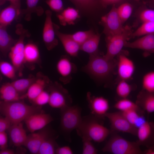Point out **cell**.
Here are the masks:
<instances>
[{
  "label": "cell",
  "instance_id": "6da1fadb",
  "mask_svg": "<svg viewBox=\"0 0 154 154\" xmlns=\"http://www.w3.org/2000/svg\"><path fill=\"white\" fill-rule=\"evenodd\" d=\"M117 64V60L108 59L99 53L89 56V60L82 70L92 78L103 81L111 76Z\"/></svg>",
  "mask_w": 154,
  "mask_h": 154
},
{
  "label": "cell",
  "instance_id": "7a4b0ae2",
  "mask_svg": "<svg viewBox=\"0 0 154 154\" xmlns=\"http://www.w3.org/2000/svg\"><path fill=\"white\" fill-rule=\"evenodd\" d=\"M102 120L92 114L82 117L80 125L76 129L77 134L95 142L103 141L110 134L111 131L104 126Z\"/></svg>",
  "mask_w": 154,
  "mask_h": 154
},
{
  "label": "cell",
  "instance_id": "3957f363",
  "mask_svg": "<svg viewBox=\"0 0 154 154\" xmlns=\"http://www.w3.org/2000/svg\"><path fill=\"white\" fill-rule=\"evenodd\" d=\"M0 111L13 124L22 122L30 116L41 112V106L29 105L20 100L10 102L1 100Z\"/></svg>",
  "mask_w": 154,
  "mask_h": 154
},
{
  "label": "cell",
  "instance_id": "277c9868",
  "mask_svg": "<svg viewBox=\"0 0 154 154\" xmlns=\"http://www.w3.org/2000/svg\"><path fill=\"white\" fill-rule=\"evenodd\" d=\"M110 134V138L102 149L103 152L113 154H143L137 141H128L116 132H111Z\"/></svg>",
  "mask_w": 154,
  "mask_h": 154
},
{
  "label": "cell",
  "instance_id": "5b68a950",
  "mask_svg": "<svg viewBox=\"0 0 154 154\" xmlns=\"http://www.w3.org/2000/svg\"><path fill=\"white\" fill-rule=\"evenodd\" d=\"M81 111V108L77 105H71L60 109L61 128L70 142L71 133L79 127L82 121Z\"/></svg>",
  "mask_w": 154,
  "mask_h": 154
},
{
  "label": "cell",
  "instance_id": "8992f818",
  "mask_svg": "<svg viewBox=\"0 0 154 154\" xmlns=\"http://www.w3.org/2000/svg\"><path fill=\"white\" fill-rule=\"evenodd\" d=\"M16 33L19 38L8 53V56L11 63L15 66L19 76L22 74V70L25 64L24 41L26 37L30 36L28 31L24 29L21 24L16 26Z\"/></svg>",
  "mask_w": 154,
  "mask_h": 154
},
{
  "label": "cell",
  "instance_id": "52a82bcc",
  "mask_svg": "<svg viewBox=\"0 0 154 154\" xmlns=\"http://www.w3.org/2000/svg\"><path fill=\"white\" fill-rule=\"evenodd\" d=\"M132 32L131 27L127 25L121 33L106 37L107 49L104 56L109 60L114 59L121 52L125 43L130 39V36Z\"/></svg>",
  "mask_w": 154,
  "mask_h": 154
},
{
  "label": "cell",
  "instance_id": "ba28073f",
  "mask_svg": "<svg viewBox=\"0 0 154 154\" xmlns=\"http://www.w3.org/2000/svg\"><path fill=\"white\" fill-rule=\"evenodd\" d=\"M48 86L50 95L48 104L51 107L61 109L71 105V96L60 84L57 82H50Z\"/></svg>",
  "mask_w": 154,
  "mask_h": 154
},
{
  "label": "cell",
  "instance_id": "9c48e42d",
  "mask_svg": "<svg viewBox=\"0 0 154 154\" xmlns=\"http://www.w3.org/2000/svg\"><path fill=\"white\" fill-rule=\"evenodd\" d=\"M110 11L102 17L99 23L104 27L103 33L106 37L114 36L121 33L125 26L122 23L117 12V6L112 5Z\"/></svg>",
  "mask_w": 154,
  "mask_h": 154
},
{
  "label": "cell",
  "instance_id": "30bf717a",
  "mask_svg": "<svg viewBox=\"0 0 154 154\" xmlns=\"http://www.w3.org/2000/svg\"><path fill=\"white\" fill-rule=\"evenodd\" d=\"M105 117L110 121L111 132H121L136 136L137 129L129 123L121 111L108 112Z\"/></svg>",
  "mask_w": 154,
  "mask_h": 154
},
{
  "label": "cell",
  "instance_id": "8fae6325",
  "mask_svg": "<svg viewBox=\"0 0 154 154\" xmlns=\"http://www.w3.org/2000/svg\"><path fill=\"white\" fill-rule=\"evenodd\" d=\"M86 100L91 114L104 119L110 108L108 100L102 96L93 95L89 92L87 93Z\"/></svg>",
  "mask_w": 154,
  "mask_h": 154
},
{
  "label": "cell",
  "instance_id": "7c38bea8",
  "mask_svg": "<svg viewBox=\"0 0 154 154\" xmlns=\"http://www.w3.org/2000/svg\"><path fill=\"white\" fill-rule=\"evenodd\" d=\"M45 19L42 32V38L47 49L50 51L58 44V39L55 37L54 23L52 21L51 11H45Z\"/></svg>",
  "mask_w": 154,
  "mask_h": 154
},
{
  "label": "cell",
  "instance_id": "4fadbf2b",
  "mask_svg": "<svg viewBox=\"0 0 154 154\" xmlns=\"http://www.w3.org/2000/svg\"><path fill=\"white\" fill-rule=\"evenodd\" d=\"M56 68L60 76L59 80L64 84L70 82L72 74L77 70L76 65L66 55L60 57L56 63Z\"/></svg>",
  "mask_w": 154,
  "mask_h": 154
},
{
  "label": "cell",
  "instance_id": "5bb4252c",
  "mask_svg": "<svg viewBox=\"0 0 154 154\" xmlns=\"http://www.w3.org/2000/svg\"><path fill=\"white\" fill-rule=\"evenodd\" d=\"M53 120L50 114L41 112L30 116L24 121L27 128L32 133L43 129Z\"/></svg>",
  "mask_w": 154,
  "mask_h": 154
},
{
  "label": "cell",
  "instance_id": "9a60e30c",
  "mask_svg": "<svg viewBox=\"0 0 154 154\" xmlns=\"http://www.w3.org/2000/svg\"><path fill=\"white\" fill-rule=\"evenodd\" d=\"M117 67L118 77L120 80L126 81L132 77L135 70L134 64L131 59L121 52L117 55Z\"/></svg>",
  "mask_w": 154,
  "mask_h": 154
},
{
  "label": "cell",
  "instance_id": "2e32d148",
  "mask_svg": "<svg viewBox=\"0 0 154 154\" xmlns=\"http://www.w3.org/2000/svg\"><path fill=\"white\" fill-rule=\"evenodd\" d=\"M136 141L140 145L147 148L154 144V122L146 121L137 129Z\"/></svg>",
  "mask_w": 154,
  "mask_h": 154
},
{
  "label": "cell",
  "instance_id": "e0dca14e",
  "mask_svg": "<svg viewBox=\"0 0 154 154\" xmlns=\"http://www.w3.org/2000/svg\"><path fill=\"white\" fill-rule=\"evenodd\" d=\"M50 82L48 77L38 73L27 92L21 96V99L27 98L32 102L46 86L48 85Z\"/></svg>",
  "mask_w": 154,
  "mask_h": 154
},
{
  "label": "cell",
  "instance_id": "ac0fdd59",
  "mask_svg": "<svg viewBox=\"0 0 154 154\" xmlns=\"http://www.w3.org/2000/svg\"><path fill=\"white\" fill-rule=\"evenodd\" d=\"M52 135L49 130L43 129L38 132L32 133L27 135L24 145L31 153L37 154L39 148L43 142Z\"/></svg>",
  "mask_w": 154,
  "mask_h": 154
},
{
  "label": "cell",
  "instance_id": "d6986e66",
  "mask_svg": "<svg viewBox=\"0 0 154 154\" xmlns=\"http://www.w3.org/2000/svg\"><path fill=\"white\" fill-rule=\"evenodd\" d=\"M124 47L141 49L145 56L154 54V34L144 35L132 42L127 41Z\"/></svg>",
  "mask_w": 154,
  "mask_h": 154
},
{
  "label": "cell",
  "instance_id": "ffe728a7",
  "mask_svg": "<svg viewBox=\"0 0 154 154\" xmlns=\"http://www.w3.org/2000/svg\"><path fill=\"white\" fill-rule=\"evenodd\" d=\"M54 25L56 35L62 43L66 52L71 56L77 57L80 50V45L71 38L68 34L60 32L57 25L54 23Z\"/></svg>",
  "mask_w": 154,
  "mask_h": 154
},
{
  "label": "cell",
  "instance_id": "44dd1931",
  "mask_svg": "<svg viewBox=\"0 0 154 154\" xmlns=\"http://www.w3.org/2000/svg\"><path fill=\"white\" fill-rule=\"evenodd\" d=\"M8 131L11 141L14 146L24 145L27 135L22 122L13 124Z\"/></svg>",
  "mask_w": 154,
  "mask_h": 154
},
{
  "label": "cell",
  "instance_id": "7402d4cb",
  "mask_svg": "<svg viewBox=\"0 0 154 154\" xmlns=\"http://www.w3.org/2000/svg\"><path fill=\"white\" fill-rule=\"evenodd\" d=\"M21 15H22V10L10 4L0 12V26L7 27Z\"/></svg>",
  "mask_w": 154,
  "mask_h": 154
},
{
  "label": "cell",
  "instance_id": "603a6c76",
  "mask_svg": "<svg viewBox=\"0 0 154 154\" xmlns=\"http://www.w3.org/2000/svg\"><path fill=\"white\" fill-rule=\"evenodd\" d=\"M135 103L148 115L154 112V94L142 90L137 96Z\"/></svg>",
  "mask_w": 154,
  "mask_h": 154
},
{
  "label": "cell",
  "instance_id": "cb8c5ba5",
  "mask_svg": "<svg viewBox=\"0 0 154 154\" xmlns=\"http://www.w3.org/2000/svg\"><path fill=\"white\" fill-rule=\"evenodd\" d=\"M17 40L8 33L7 27L0 26V51L3 56H7Z\"/></svg>",
  "mask_w": 154,
  "mask_h": 154
},
{
  "label": "cell",
  "instance_id": "d4e9b609",
  "mask_svg": "<svg viewBox=\"0 0 154 154\" xmlns=\"http://www.w3.org/2000/svg\"><path fill=\"white\" fill-rule=\"evenodd\" d=\"M21 96L11 82L4 83L0 87L1 101L7 102L17 101L21 100Z\"/></svg>",
  "mask_w": 154,
  "mask_h": 154
},
{
  "label": "cell",
  "instance_id": "484cf974",
  "mask_svg": "<svg viewBox=\"0 0 154 154\" xmlns=\"http://www.w3.org/2000/svg\"><path fill=\"white\" fill-rule=\"evenodd\" d=\"M24 54L25 64H33L39 62V51L38 46L34 43L29 42L25 45Z\"/></svg>",
  "mask_w": 154,
  "mask_h": 154
},
{
  "label": "cell",
  "instance_id": "4316f807",
  "mask_svg": "<svg viewBox=\"0 0 154 154\" xmlns=\"http://www.w3.org/2000/svg\"><path fill=\"white\" fill-rule=\"evenodd\" d=\"M57 17L60 24L64 26L74 24L75 21L80 17L78 10L70 7L58 13Z\"/></svg>",
  "mask_w": 154,
  "mask_h": 154
},
{
  "label": "cell",
  "instance_id": "83f0119b",
  "mask_svg": "<svg viewBox=\"0 0 154 154\" xmlns=\"http://www.w3.org/2000/svg\"><path fill=\"white\" fill-rule=\"evenodd\" d=\"M134 15L136 18L134 24L135 26L140 23L154 21V10L148 8L147 6L142 3L141 6L138 8Z\"/></svg>",
  "mask_w": 154,
  "mask_h": 154
},
{
  "label": "cell",
  "instance_id": "f1b7e54d",
  "mask_svg": "<svg viewBox=\"0 0 154 154\" xmlns=\"http://www.w3.org/2000/svg\"><path fill=\"white\" fill-rule=\"evenodd\" d=\"M100 35L94 33L80 46V50L88 54L89 56L98 53Z\"/></svg>",
  "mask_w": 154,
  "mask_h": 154
},
{
  "label": "cell",
  "instance_id": "f546056e",
  "mask_svg": "<svg viewBox=\"0 0 154 154\" xmlns=\"http://www.w3.org/2000/svg\"><path fill=\"white\" fill-rule=\"evenodd\" d=\"M39 0H26L27 8L22 10V15L24 14V19L29 21L31 19L32 13H36L38 16L42 15L44 13L43 9L40 6H37Z\"/></svg>",
  "mask_w": 154,
  "mask_h": 154
},
{
  "label": "cell",
  "instance_id": "4dcf8cb0",
  "mask_svg": "<svg viewBox=\"0 0 154 154\" xmlns=\"http://www.w3.org/2000/svg\"><path fill=\"white\" fill-rule=\"evenodd\" d=\"M114 108L121 112L135 110L143 114L145 113L135 102H134L127 98L120 99L114 104Z\"/></svg>",
  "mask_w": 154,
  "mask_h": 154
},
{
  "label": "cell",
  "instance_id": "1f68e13d",
  "mask_svg": "<svg viewBox=\"0 0 154 154\" xmlns=\"http://www.w3.org/2000/svg\"><path fill=\"white\" fill-rule=\"evenodd\" d=\"M53 135L46 139L40 145L37 154H54L58 147Z\"/></svg>",
  "mask_w": 154,
  "mask_h": 154
},
{
  "label": "cell",
  "instance_id": "d6a6232c",
  "mask_svg": "<svg viewBox=\"0 0 154 154\" xmlns=\"http://www.w3.org/2000/svg\"><path fill=\"white\" fill-rule=\"evenodd\" d=\"M35 78V77L31 76L27 78L15 80L11 83L21 96L26 93Z\"/></svg>",
  "mask_w": 154,
  "mask_h": 154
},
{
  "label": "cell",
  "instance_id": "836d02e7",
  "mask_svg": "<svg viewBox=\"0 0 154 154\" xmlns=\"http://www.w3.org/2000/svg\"><path fill=\"white\" fill-rule=\"evenodd\" d=\"M133 6L126 1L117 6L118 15L123 24L130 17L132 13Z\"/></svg>",
  "mask_w": 154,
  "mask_h": 154
},
{
  "label": "cell",
  "instance_id": "e575fe53",
  "mask_svg": "<svg viewBox=\"0 0 154 154\" xmlns=\"http://www.w3.org/2000/svg\"><path fill=\"white\" fill-rule=\"evenodd\" d=\"M154 34V21L144 23L130 36V38Z\"/></svg>",
  "mask_w": 154,
  "mask_h": 154
},
{
  "label": "cell",
  "instance_id": "d590c367",
  "mask_svg": "<svg viewBox=\"0 0 154 154\" xmlns=\"http://www.w3.org/2000/svg\"><path fill=\"white\" fill-rule=\"evenodd\" d=\"M142 85V90L154 94V71L148 72L144 75Z\"/></svg>",
  "mask_w": 154,
  "mask_h": 154
},
{
  "label": "cell",
  "instance_id": "8d00e7d4",
  "mask_svg": "<svg viewBox=\"0 0 154 154\" xmlns=\"http://www.w3.org/2000/svg\"><path fill=\"white\" fill-rule=\"evenodd\" d=\"M0 71L3 75L10 80H14L16 78V68L12 63L7 61L0 62Z\"/></svg>",
  "mask_w": 154,
  "mask_h": 154
},
{
  "label": "cell",
  "instance_id": "74e56055",
  "mask_svg": "<svg viewBox=\"0 0 154 154\" xmlns=\"http://www.w3.org/2000/svg\"><path fill=\"white\" fill-rule=\"evenodd\" d=\"M132 90V86L127 81L120 80L116 86V92L120 99L127 98Z\"/></svg>",
  "mask_w": 154,
  "mask_h": 154
},
{
  "label": "cell",
  "instance_id": "f35d334b",
  "mask_svg": "<svg viewBox=\"0 0 154 154\" xmlns=\"http://www.w3.org/2000/svg\"><path fill=\"white\" fill-rule=\"evenodd\" d=\"M94 33L92 30H90L85 31H78L73 34L68 35L71 38L80 46Z\"/></svg>",
  "mask_w": 154,
  "mask_h": 154
},
{
  "label": "cell",
  "instance_id": "ab89813d",
  "mask_svg": "<svg viewBox=\"0 0 154 154\" xmlns=\"http://www.w3.org/2000/svg\"><path fill=\"white\" fill-rule=\"evenodd\" d=\"M82 139L83 154H96L98 151L92 143V141L89 138L84 136L80 137Z\"/></svg>",
  "mask_w": 154,
  "mask_h": 154
},
{
  "label": "cell",
  "instance_id": "60d3db41",
  "mask_svg": "<svg viewBox=\"0 0 154 154\" xmlns=\"http://www.w3.org/2000/svg\"><path fill=\"white\" fill-rule=\"evenodd\" d=\"M121 112L127 120L134 127L140 116L145 114L135 110Z\"/></svg>",
  "mask_w": 154,
  "mask_h": 154
},
{
  "label": "cell",
  "instance_id": "b9f144b4",
  "mask_svg": "<svg viewBox=\"0 0 154 154\" xmlns=\"http://www.w3.org/2000/svg\"><path fill=\"white\" fill-rule=\"evenodd\" d=\"M77 7L82 9L91 10L94 9L98 4L92 0H70Z\"/></svg>",
  "mask_w": 154,
  "mask_h": 154
},
{
  "label": "cell",
  "instance_id": "7bdbcfd3",
  "mask_svg": "<svg viewBox=\"0 0 154 154\" xmlns=\"http://www.w3.org/2000/svg\"><path fill=\"white\" fill-rule=\"evenodd\" d=\"M49 97V92L44 90L39 94L32 102L35 105L41 106L48 104Z\"/></svg>",
  "mask_w": 154,
  "mask_h": 154
},
{
  "label": "cell",
  "instance_id": "ee69618b",
  "mask_svg": "<svg viewBox=\"0 0 154 154\" xmlns=\"http://www.w3.org/2000/svg\"><path fill=\"white\" fill-rule=\"evenodd\" d=\"M45 2L52 11L58 13L64 9L62 0H46Z\"/></svg>",
  "mask_w": 154,
  "mask_h": 154
},
{
  "label": "cell",
  "instance_id": "f6af8a7d",
  "mask_svg": "<svg viewBox=\"0 0 154 154\" xmlns=\"http://www.w3.org/2000/svg\"><path fill=\"white\" fill-rule=\"evenodd\" d=\"M12 124L7 117H1L0 118V132L5 131L8 130Z\"/></svg>",
  "mask_w": 154,
  "mask_h": 154
},
{
  "label": "cell",
  "instance_id": "bcb514c9",
  "mask_svg": "<svg viewBox=\"0 0 154 154\" xmlns=\"http://www.w3.org/2000/svg\"><path fill=\"white\" fill-rule=\"evenodd\" d=\"M126 0H99L100 4L102 7L106 8L110 5H115L116 6L125 1Z\"/></svg>",
  "mask_w": 154,
  "mask_h": 154
},
{
  "label": "cell",
  "instance_id": "7dc6e473",
  "mask_svg": "<svg viewBox=\"0 0 154 154\" xmlns=\"http://www.w3.org/2000/svg\"><path fill=\"white\" fill-rule=\"evenodd\" d=\"M8 137L5 131L0 132V150L7 148Z\"/></svg>",
  "mask_w": 154,
  "mask_h": 154
},
{
  "label": "cell",
  "instance_id": "c3c4849f",
  "mask_svg": "<svg viewBox=\"0 0 154 154\" xmlns=\"http://www.w3.org/2000/svg\"><path fill=\"white\" fill-rule=\"evenodd\" d=\"M73 151L71 148L68 146L58 147L56 150L57 154H73Z\"/></svg>",
  "mask_w": 154,
  "mask_h": 154
},
{
  "label": "cell",
  "instance_id": "681fc988",
  "mask_svg": "<svg viewBox=\"0 0 154 154\" xmlns=\"http://www.w3.org/2000/svg\"><path fill=\"white\" fill-rule=\"evenodd\" d=\"M6 1L9 2L10 4L13 5L21 9V0H0V5L4 4Z\"/></svg>",
  "mask_w": 154,
  "mask_h": 154
},
{
  "label": "cell",
  "instance_id": "f907efd6",
  "mask_svg": "<svg viewBox=\"0 0 154 154\" xmlns=\"http://www.w3.org/2000/svg\"><path fill=\"white\" fill-rule=\"evenodd\" d=\"M141 3L149 7L154 8V0H142Z\"/></svg>",
  "mask_w": 154,
  "mask_h": 154
},
{
  "label": "cell",
  "instance_id": "816d5d0a",
  "mask_svg": "<svg viewBox=\"0 0 154 154\" xmlns=\"http://www.w3.org/2000/svg\"><path fill=\"white\" fill-rule=\"evenodd\" d=\"M145 154H154V144L143 151Z\"/></svg>",
  "mask_w": 154,
  "mask_h": 154
},
{
  "label": "cell",
  "instance_id": "f5cc1de1",
  "mask_svg": "<svg viewBox=\"0 0 154 154\" xmlns=\"http://www.w3.org/2000/svg\"><path fill=\"white\" fill-rule=\"evenodd\" d=\"M15 153V151L13 150L7 148L0 151V154H14Z\"/></svg>",
  "mask_w": 154,
  "mask_h": 154
},
{
  "label": "cell",
  "instance_id": "db71d44e",
  "mask_svg": "<svg viewBox=\"0 0 154 154\" xmlns=\"http://www.w3.org/2000/svg\"><path fill=\"white\" fill-rule=\"evenodd\" d=\"M94 2H95V3L98 4H99V0H92Z\"/></svg>",
  "mask_w": 154,
  "mask_h": 154
},
{
  "label": "cell",
  "instance_id": "11a10c76",
  "mask_svg": "<svg viewBox=\"0 0 154 154\" xmlns=\"http://www.w3.org/2000/svg\"><path fill=\"white\" fill-rule=\"evenodd\" d=\"M135 0V1H139V0Z\"/></svg>",
  "mask_w": 154,
  "mask_h": 154
}]
</instances>
